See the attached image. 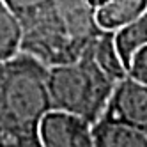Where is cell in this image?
<instances>
[{"label":"cell","instance_id":"7c38bea8","mask_svg":"<svg viewBox=\"0 0 147 147\" xmlns=\"http://www.w3.org/2000/svg\"><path fill=\"white\" fill-rule=\"evenodd\" d=\"M90 2L94 4V7H98V5H101L103 2H107V0H90Z\"/></svg>","mask_w":147,"mask_h":147},{"label":"cell","instance_id":"9c48e42d","mask_svg":"<svg viewBox=\"0 0 147 147\" xmlns=\"http://www.w3.org/2000/svg\"><path fill=\"white\" fill-rule=\"evenodd\" d=\"M20 39L22 30L18 18L4 0H0V62L20 51Z\"/></svg>","mask_w":147,"mask_h":147},{"label":"cell","instance_id":"52a82bcc","mask_svg":"<svg viewBox=\"0 0 147 147\" xmlns=\"http://www.w3.org/2000/svg\"><path fill=\"white\" fill-rule=\"evenodd\" d=\"M147 7V0H107L96 7L98 25L105 30H117Z\"/></svg>","mask_w":147,"mask_h":147},{"label":"cell","instance_id":"30bf717a","mask_svg":"<svg viewBox=\"0 0 147 147\" xmlns=\"http://www.w3.org/2000/svg\"><path fill=\"white\" fill-rule=\"evenodd\" d=\"M126 75L147 85V45L138 48L131 55L128 66H126Z\"/></svg>","mask_w":147,"mask_h":147},{"label":"cell","instance_id":"8992f818","mask_svg":"<svg viewBox=\"0 0 147 147\" xmlns=\"http://www.w3.org/2000/svg\"><path fill=\"white\" fill-rule=\"evenodd\" d=\"M92 147H147V133L108 115L92 124Z\"/></svg>","mask_w":147,"mask_h":147},{"label":"cell","instance_id":"ba28073f","mask_svg":"<svg viewBox=\"0 0 147 147\" xmlns=\"http://www.w3.org/2000/svg\"><path fill=\"white\" fill-rule=\"evenodd\" d=\"M113 39H115V48H117L126 67L135 51L147 45V7L131 22L113 30Z\"/></svg>","mask_w":147,"mask_h":147},{"label":"cell","instance_id":"8fae6325","mask_svg":"<svg viewBox=\"0 0 147 147\" xmlns=\"http://www.w3.org/2000/svg\"><path fill=\"white\" fill-rule=\"evenodd\" d=\"M4 2L9 5V9H11L14 14H18V13L25 11V9H28V7L43 2V0H4Z\"/></svg>","mask_w":147,"mask_h":147},{"label":"cell","instance_id":"7a4b0ae2","mask_svg":"<svg viewBox=\"0 0 147 147\" xmlns=\"http://www.w3.org/2000/svg\"><path fill=\"white\" fill-rule=\"evenodd\" d=\"M48 110V66L22 50L0 62V145L41 147L37 129Z\"/></svg>","mask_w":147,"mask_h":147},{"label":"cell","instance_id":"6da1fadb","mask_svg":"<svg viewBox=\"0 0 147 147\" xmlns=\"http://www.w3.org/2000/svg\"><path fill=\"white\" fill-rule=\"evenodd\" d=\"M16 18L20 50L48 67L76 60L103 30L90 0H43Z\"/></svg>","mask_w":147,"mask_h":147},{"label":"cell","instance_id":"5b68a950","mask_svg":"<svg viewBox=\"0 0 147 147\" xmlns=\"http://www.w3.org/2000/svg\"><path fill=\"white\" fill-rule=\"evenodd\" d=\"M103 115L121 119L147 133V85L126 75L117 82Z\"/></svg>","mask_w":147,"mask_h":147},{"label":"cell","instance_id":"277c9868","mask_svg":"<svg viewBox=\"0 0 147 147\" xmlns=\"http://www.w3.org/2000/svg\"><path fill=\"white\" fill-rule=\"evenodd\" d=\"M37 135L41 147H92V124L62 110H48Z\"/></svg>","mask_w":147,"mask_h":147},{"label":"cell","instance_id":"3957f363","mask_svg":"<svg viewBox=\"0 0 147 147\" xmlns=\"http://www.w3.org/2000/svg\"><path fill=\"white\" fill-rule=\"evenodd\" d=\"M117 82L85 50L73 62L48 67L50 108L80 115L94 124L105 112Z\"/></svg>","mask_w":147,"mask_h":147}]
</instances>
